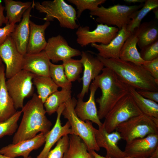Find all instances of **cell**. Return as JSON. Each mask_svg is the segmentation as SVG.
<instances>
[{
    "label": "cell",
    "instance_id": "14",
    "mask_svg": "<svg viewBox=\"0 0 158 158\" xmlns=\"http://www.w3.org/2000/svg\"><path fill=\"white\" fill-rule=\"evenodd\" d=\"M158 150V133L152 134L126 143L124 152L128 157L145 158L152 156Z\"/></svg>",
    "mask_w": 158,
    "mask_h": 158
},
{
    "label": "cell",
    "instance_id": "7",
    "mask_svg": "<svg viewBox=\"0 0 158 158\" xmlns=\"http://www.w3.org/2000/svg\"><path fill=\"white\" fill-rule=\"evenodd\" d=\"M77 100L75 97L71 98L65 103V107L62 115L69 122L73 134L78 136L86 145L88 151H99L100 148L95 139L94 126L89 121L86 122L82 120L77 116L75 108Z\"/></svg>",
    "mask_w": 158,
    "mask_h": 158
},
{
    "label": "cell",
    "instance_id": "30",
    "mask_svg": "<svg viewBox=\"0 0 158 158\" xmlns=\"http://www.w3.org/2000/svg\"><path fill=\"white\" fill-rule=\"evenodd\" d=\"M129 93L143 114L158 118V104L139 94L134 88L129 86Z\"/></svg>",
    "mask_w": 158,
    "mask_h": 158
},
{
    "label": "cell",
    "instance_id": "16",
    "mask_svg": "<svg viewBox=\"0 0 158 158\" xmlns=\"http://www.w3.org/2000/svg\"><path fill=\"white\" fill-rule=\"evenodd\" d=\"M65 107V103H64L60 105L57 109L55 124L52 129L44 135V147L36 158H46L51 148L61 138L65 135L73 134L68 121L63 126L61 125V117Z\"/></svg>",
    "mask_w": 158,
    "mask_h": 158
},
{
    "label": "cell",
    "instance_id": "4",
    "mask_svg": "<svg viewBox=\"0 0 158 158\" xmlns=\"http://www.w3.org/2000/svg\"><path fill=\"white\" fill-rule=\"evenodd\" d=\"M34 8L45 14L43 20L52 21L56 19L61 27L74 30L78 28L77 11L71 5L63 0L44 1L40 3L32 1Z\"/></svg>",
    "mask_w": 158,
    "mask_h": 158
},
{
    "label": "cell",
    "instance_id": "26",
    "mask_svg": "<svg viewBox=\"0 0 158 158\" xmlns=\"http://www.w3.org/2000/svg\"><path fill=\"white\" fill-rule=\"evenodd\" d=\"M4 9L8 24H15L21 21L25 11L32 5V1L23 2L13 0H4Z\"/></svg>",
    "mask_w": 158,
    "mask_h": 158
},
{
    "label": "cell",
    "instance_id": "32",
    "mask_svg": "<svg viewBox=\"0 0 158 158\" xmlns=\"http://www.w3.org/2000/svg\"><path fill=\"white\" fill-rule=\"evenodd\" d=\"M49 74V76L58 87L63 89L71 90L72 83L66 77L62 64H55L50 62Z\"/></svg>",
    "mask_w": 158,
    "mask_h": 158
},
{
    "label": "cell",
    "instance_id": "47",
    "mask_svg": "<svg viewBox=\"0 0 158 158\" xmlns=\"http://www.w3.org/2000/svg\"><path fill=\"white\" fill-rule=\"evenodd\" d=\"M152 158L151 157H148V158Z\"/></svg>",
    "mask_w": 158,
    "mask_h": 158
},
{
    "label": "cell",
    "instance_id": "43",
    "mask_svg": "<svg viewBox=\"0 0 158 158\" xmlns=\"http://www.w3.org/2000/svg\"><path fill=\"white\" fill-rule=\"evenodd\" d=\"M124 1L129 3H144L146 0H124Z\"/></svg>",
    "mask_w": 158,
    "mask_h": 158
},
{
    "label": "cell",
    "instance_id": "8",
    "mask_svg": "<svg viewBox=\"0 0 158 158\" xmlns=\"http://www.w3.org/2000/svg\"><path fill=\"white\" fill-rule=\"evenodd\" d=\"M142 114L129 93L120 100L109 111L103 124L107 131L111 133L115 130L121 123Z\"/></svg>",
    "mask_w": 158,
    "mask_h": 158
},
{
    "label": "cell",
    "instance_id": "17",
    "mask_svg": "<svg viewBox=\"0 0 158 158\" xmlns=\"http://www.w3.org/2000/svg\"><path fill=\"white\" fill-rule=\"evenodd\" d=\"M98 88L97 81L95 78L89 87L90 93L89 99L87 102H84L83 99H78L75 111L78 116L82 120L84 121H89L99 127L103 123L99 117L95 99V95Z\"/></svg>",
    "mask_w": 158,
    "mask_h": 158
},
{
    "label": "cell",
    "instance_id": "3",
    "mask_svg": "<svg viewBox=\"0 0 158 158\" xmlns=\"http://www.w3.org/2000/svg\"><path fill=\"white\" fill-rule=\"evenodd\" d=\"M96 78L101 95L96 100L99 104L98 114L100 120L104 118L109 111L122 98L129 93V86L123 83L111 69L104 67Z\"/></svg>",
    "mask_w": 158,
    "mask_h": 158
},
{
    "label": "cell",
    "instance_id": "6",
    "mask_svg": "<svg viewBox=\"0 0 158 158\" xmlns=\"http://www.w3.org/2000/svg\"><path fill=\"white\" fill-rule=\"evenodd\" d=\"M144 4L138 5L127 6L119 4L114 5L108 8L101 6L90 11L91 16L97 17L96 21L109 26H115L121 30L124 26L130 22L131 15L141 8Z\"/></svg>",
    "mask_w": 158,
    "mask_h": 158
},
{
    "label": "cell",
    "instance_id": "1",
    "mask_svg": "<svg viewBox=\"0 0 158 158\" xmlns=\"http://www.w3.org/2000/svg\"><path fill=\"white\" fill-rule=\"evenodd\" d=\"M21 110L23 117L12 144L32 138L38 133L45 135L50 131L52 123L47 117L44 103L37 95L34 93Z\"/></svg>",
    "mask_w": 158,
    "mask_h": 158
},
{
    "label": "cell",
    "instance_id": "38",
    "mask_svg": "<svg viewBox=\"0 0 158 158\" xmlns=\"http://www.w3.org/2000/svg\"><path fill=\"white\" fill-rule=\"evenodd\" d=\"M142 66L154 78L158 80V57L147 61L146 64Z\"/></svg>",
    "mask_w": 158,
    "mask_h": 158
},
{
    "label": "cell",
    "instance_id": "29",
    "mask_svg": "<svg viewBox=\"0 0 158 158\" xmlns=\"http://www.w3.org/2000/svg\"><path fill=\"white\" fill-rule=\"evenodd\" d=\"M71 90L62 89L51 94L44 103L46 113L51 115L56 112L60 105L71 98Z\"/></svg>",
    "mask_w": 158,
    "mask_h": 158
},
{
    "label": "cell",
    "instance_id": "10",
    "mask_svg": "<svg viewBox=\"0 0 158 158\" xmlns=\"http://www.w3.org/2000/svg\"><path fill=\"white\" fill-rule=\"evenodd\" d=\"M119 30L116 27L102 24H97L92 31L90 30L89 26H80L75 33L76 42L81 47L96 43L107 45L116 36Z\"/></svg>",
    "mask_w": 158,
    "mask_h": 158
},
{
    "label": "cell",
    "instance_id": "23",
    "mask_svg": "<svg viewBox=\"0 0 158 158\" xmlns=\"http://www.w3.org/2000/svg\"><path fill=\"white\" fill-rule=\"evenodd\" d=\"M5 70L3 64L0 67V122L10 118L17 111L6 88Z\"/></svg>",
    "mask_w": 158,
    "mask_h": 158
},
{
    "label": "cell",
    "instance_id": "20",
    "mask_svg": "<svg viewBox=\"0 0 158 158\" xmlns=\"http://www.w3.org/2000/svg\"><path fill=\"white\" fill-rule=\"evenodd\" d=\"M32 5L24 13L20 23L16 27L11 35L18 51L24 56L27 53V48L30 35V12Z\"/></svg>",
    "mask_w": 158,
    "mask_h": 158
},
{
    "label": "cell",
    "instance_id": "37",
    "mask_svg": "<svg viewBox=\"0 0 158 158\" xmlns=\"http://www.w3.org/2000/svg\"><path fill=\"white\" fill-rule=\"evenodd\" d=\"M139 53L141 58L145 61L158 57V40L141 49Z\"/></svg>",
    "mask_w": 158,
    "mask_h": 158
},
{
    "label": "cell",
    "instance_id": "24",
    "mask_svg": "<svg viewBox=\"0 0 158 158\" xmlns=\"http://www.w3.org/2000/svg\"><path fill=\"white\" fill-rule=\"evenodd\" d=\"M138 39L136 29L127 38L120 52L119 59L138 65H144L147 61L141 57L137 48Z\"/></svg>",
    "mask_w": 158,
    "mask_h": 158
},
{
    "label": "cell",
    "instance_id": "44",
    "mask_svg": "<svg viewBox=\"0 0 158 158\" xmlns=\"http://www.w3.org/2000/svg\"><path fill=\"white\" fill-rule=\"evenodd\" d=\"M153 10L155 15L156 19L158 20V8L155 9Z\"/></svg>",
    "mask_w": 158,
    "mask_h": 158
},
{
    "label": "cell",
    "instance_id": "19",
    "mask_svg": "<svg viewBox=\"0 0 158 158\" xmlns=\"http://www.w3.org/2000/svg\"><path fill=\"white\" fill-rule=\"evenodd\" d=\"M127 26V25L123 26L116 36L107 45L91 44L92 47L98 51L97 55L104 58L119 59L121 49L127 38L132 33L128 31Z\"/></svg>",
    "mask_w": 158,
    "mask_h": 158
},
{
    "label": "cell",
    "instance_id": "28",
    "mask_svg": "<svg viewBox=\"0 0 158 158\" xmlns=\"http://www.w3.org/2000/svg\"><path fill=\"white\" fill-rule=\"evenodd\" d=\"M33 82L43 103L49 95L58 90V87L50 76L36 75Z\"/></svg>",
    "mask_w": 158,
    "mask_h": 158
},
{
    "label": "cell",
    "instance_id": "13",
    "mask_svg": "<svg viewBox=\"0 0 158 158\" xmlns=\"http://www.w3.org/2000/svg\"><path fill=\"white\" fill-rule=\"evenodd\" d=\"M44 51L49 60L54 63L80 56L81 54V51L70 47L60 35L49 38Z\"/></svg>",
    "mask_w": 158,
    "mask_h": 158
},
{
    "label": "cell",
    "instance_id": "46",
    "mask_svg": "<svg viewBox=\"0 0 158 158\" xmlns=\"http://www.w3.org/2000/svg\"><path fill=\"white\" fill-rule=\"evenodd\" d=\"M3 64L2 61L0 57V67Z\"/></svg>",
    "mask_w": 158,
    "mask_h": 158
},
{
    "label": "cell",
    "instance_id": "27",
    "mask_svg": "<svg viewBox=\"0 0 158 158\" xmlns=\"http://www.w3.org/2000/svg\"><path fill=\"white\" fill-rule=\"evenodd\" d=\"M69 144L63 158H94L80 137L69 135Z\"/></svg>",
    "mask_w": 158,
    "mask_h": 158
},
{
    "label": "cell",
    "instance_id": "18",
    "mask_svg": "<svg viewBox=\"0 0 158 158\" xmlns=\"http://www.w3.org/2000/svg\"><path fill=\"white\" fill-rule=\"evenodd\" d=\"M45 142L44 135L40 133L32 138L2 147L0 149V153L13 158L22 156L23 158H27L32 151L39 148Z\"/></svg>",
    "mask_w": 158,
    "mask_h": 158
},
{
    "label": "cell",
    "instance_id": "11",
    "mask_svg": "<svg viewBox=\"0 0 158 158\" xmlns=\"http://www.w3.org/2000/svg\"><path fill=\"white\" fill-rule=\"evenodd\" d=\"M0 57L6 65V78H10L22 70L23 56L18 50L11 35L0 45Z\"/></svg>",
    "mask_w": 158,
    "mask_h": 158
},
{
    "label": "cell",
    "instance_id": "5",
    "mask_svg": "<svg viewBox=\"0 0 158 158\" xmlns=\"http://www.w3.org/2000/svg\"><path fill=\"white\" fill-rule=\"evenodd\" d=\"M126 143L152 134L158 133V118L142 114L120 124L116 130Z\"/></svg>",
    "mask_w": 158,
    "mask_h": 158
},
{
    "label": "cell",
    "instance_id": "21",
    "mask_svg": "<svg viewBox=\"0 0 158 158\" xmlns=\"http://www.w3.org/2000/svg\"><path fill=\"white\" fill-rule=\"evenodd\" d=\"M50 60L43 50L37 54L23 56L22 70L36 75L49 76Z\"/></svg>",
    "mask_w": 158,
    "mask_h": 158
},
{
    "label": "cell",
    "instance_id": "2",
    "mask_svg": "<svg viewBox=\"0 0 158 158\" xmlns=\"http://www.w3.org/2000/svg\"><path fill=\"white\" fill-rule=\"evenodd\" d=\"M95 54L104 67L112 70L119 79L128 86L137 90L158 92V80L154 78L142 65L120 59L104 58Z\"/></svg>",
    "mask_w": 158,
    "mask_h": 158
},
{
    "label": "cell",
    "instance_id": "36",
    "mask_svg": "<svg viewBox=\"0 0 158 158\" xmlns=\"http://www.w3.org/2000/svg\"><path fill=\"white\" fill-rule=\"evenodd\" d=\"M69 144L68 135L63 136L57 142L54 148L50 151L46 158H63Z\"/></svg>",
    "mask_w": 158,
    "mask_h": 158
},
{
    "label": "cell",
    "instance_id": "42",
    "mask_svg": "<svg viewBox=\"0 0 158 158\" xmlns=\"http://www.w3.org/2000/svg\"><path fill=\"white\" fill-rule=\"evenodd\" d=\"M89 152L91 153V154L94 157V158H111L107 157H104L102 156L99 155V154H98L96 152V151L94 150H90V151H89ZM124 158H133L127 156Z\"/></svg>",
    "mask_w": 158,
    "mask_h": 158
},
{
    "label": "cell",
    "instance_id": "33",
    "mask_svg": "<svg viewBox=\"0 0 158 158\" xmlns=\"http://www.w3.org/2000/svg\"><path fill=\"white\" fill-rule=\"evenodd\" d=\"M62 61L64 73L69 81L71 83L79 80L83 67L80 59L70 58Z\"/></svg>",
    "mask_w": 158,
    "mask_h": 158
},
{
    "label": "cell",
    "instance_id": "41",
    "mask_svg": "<svg viewBox=\"0 0 158 158\" xmlns=\"http://www.w3.org/2000/svg\"><path fill=\"white\" fill-rule=\"evenodd\" d=\"M4 7L2 4V1L0 0V28L3 24L6 25L8 24L7 20L4 15Z\"/></svg>",
    "mask_w": 158,
    "mask_h": 158
},
{
    "label": "cell",
    "instance_id": "34",
    "mask_svg": "<svg viewBox=\"0 0 158 158\" xmlns=\"http://www.w3.org/2000/svg\"><path fill=\"white\" fill-rule=\"evenodd\" d=\"M21 110L16 112L6 121L0 122V138L7 135H11L16 131L18 121L22 113Z\"/></svg>",
    "mask_w": 158,
    "mask_h": 158
},
{
    "label": "cell",
    "instance_id": "31",
    "mask_svg": "<svg viewBox=\"0 0 158 158\" xmlns=\"http://www.w3.org/2000/svg\"><path fill=\"white\" fill-rule=\"evenodd\" d=\"M158 7V0H146L143 6L131 15V21L127 26L128 31L131 33L133 32L139 27L145 17L151 11Z\"/></svg>",
    "mask_w": 158,
    "mask_h": 158
},
{
    "label": "cell",
    "instance_id": "39",
    "mask_svg": "<svg viewBox=\"0 0 158 158\" xmlns=\"http://www.w3.org/2000/svg\"><path fill=\"white\" fill-rule=\"evenodd\" d=\"M16 25V24H8L3 28H0V45L3 44L8 37L11 35Z\"/></svg>",
    "mask_w": 158,
    "mask_h": 158
},
{
    "label": "cell",
    "instance_id": "12",
    "mask_svg": "<svg viewBox=\"0 0 158 158\" xmlns=\"http://www.w3.org/2000/svg\"><path fill=\"white\" fill-rule=\"evenodd\" d=\"M80 60L84 67L83 74L81 80L83 87L81 92L77 96L78 99H83L87 94L91 83L99 74L104 66L97 56H94L91 51H82Z\"/></svg>",
    "mask_w": 158,
    "mask_h": 158
},
{
    "label": "cell",
    "instance_id": "9",
    "mask_svg": "<svg viewBox=\"0 0 158 158\" xmlns=\"http://www.w3.org/2000/svg\"><path fill=\"white\" fill-rule=\"evenodd\" d=\"M35 75L22 70L6 81L7 89L16 110L23 107L25 98L34 94L33 79Z\"/></svg>",
    "mask_w": 158,
    "mask_h": 158
},
{
    "label": "cell",
    "instance_id": "40",
    "mask_svg": "<svg viewBox=\"0 0 158 158\" xmlns=\"http://www.w3.org/2000/svg\"><path fill=\"white\" fill-rule=\"evenodd\" d=\"M136 90L143 97L157 103L158 102V92L142 90Z\"/></svg>",
    "mask_w": 158,
    "mask_h": 158
},
{
    "label": "cell",
    "instance_id": "15",
    "mask_svg": "<svg viewBox=\"0 0 158 158\" xmlns=\"http://www.w3.org/2000/svg\"><path fill=\"white\" fill-rule=\"evenodd\" d=\"M93 130L97 145L100 148H103L106 150V157L124 158L127 157L118 145V142L121 138L117 130L110 133L107 132L103 123L98 129L94 127Z\"/></svg>",
    "mask_w": 158,
    "mask_h": 158
},
{
    "label": "cell",
    "instance_id": "45",
    "mask_svg": "<svg viewBox=\"0 0 158 158\" xmlns=\"http://www.w3.org/2000/svg\"><path fill=\"white\" fill-rule=\"evenodd\" d=\"M0 158H13V157H10L5 156L0 153ZM27 158H32V157L31 156H29V157H28Z\"/></svg>",
    "mask_w": 158,
    "mask_h": 158
},
{
    "label": "cell",
    "instance_id": "25",
    "mask_svg": "<svg viewBox=\"0 0 158 158\" xmlns=\"http://www.w3.org/2000/svg\"><path fill=\"white\" fill-rule=\"evenodd\" d=\"M136 30L137 44L141 49L158 40V20L142 23Z\"/></svg>",
    "mask_w": 158,
    "mask_h": 158
},
{
    "label": "cell",
    "instance_id": "35",
    "mask_svg": "<svg viewBox=\"0 0 158 158\" xmlns=\"http://www.w3.org/2000/svg\"><path fill=\"white\" fill-rule=\"evenodd\" d=\"M70 3L75 5L77 8L78 18L81 16L83 11L86 10L90 11L97 8L99 5L104 3L106 0H68Z\"/></svg>",
    "mask_w": 158,
    "mask_h": 158
},
{
    "label": "cell",
    "instance_id": "22",
    "mask_svg": "<svg viewBox=\"0 0 158 158\" xmlns=\"http://www.w3.org/2000/svg\"><path fill=\"white\" fill-rule=\"evenodd\" d=\"M50 23L46 21L43 24L38 25L30 20V35L27 48V54H37L44 50L47 44L45 31Z\"/></svg>",
    "mask_w": 158,
    "mask_h": 158
}]
</instances>
